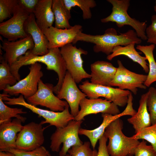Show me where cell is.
Wrapping results in <instances>:
<instances>
[{"label":"cell","mask_w":156,"mask_h":156,"mask_svg":"<svg viewBox=\"0 0 156 156\" xmlns=\"http://www.w3.org/2000/svg\"><path fill=\"white\" fill-rule=\"evenodd\" d=\"M7 151L13 153L16 156H49L50 153L46 148L42 146L31 151H25L12 148Z\"/></svg>","instance_id":"836d02e7"},{"label":"cell","mask_w":156,"mask_h":156,"mask_svg":"<svg viewBox=\"0 0 156 156\" xmlns=\"http://www.w3.org/2000/svg\"><path fill=\"white\" fill-rule=\"evenodd\" d=\"M80 109L75 117V120H83L86 116L99 113L116 115L120 113L118 106L105 99H88L85 98L80 102Z\"/></svg>","instance_id":"5bb4252c"},{"label":"cell","mask_w":156,"mask_h":156,"mask_svg":"<svg viewBox=\"0 0 156 156\" xmlns=\"http://www.w3.org/2000/svg\"><path fill=\"white\" fill-rule=\"evenodd\" d=\"M117 68L109 62L98 61L90 65V82L104 86H110Z\"/></svg>","instance_id":"ffe728a7"},{"label":"cell","mask_w":156,"mask_h":156,"mask_svg":"<svg viewBox=\"0 0 156 156\" xmlns=\"http://www.w3.org/2000/svg\"><path fill=\"white\" fill-rule=\"evenodd\" d=\"M117 62L118 67L110 83L111 86L118 87L121 89L129 90L135 95L137 94L138 88L146 89L147 87L144 83L147 75L131 71L124 67L119 60H117Z\"/></svg>","instance_id":"30bf717a"},{"label":"cell","mask_w":156,"mask_h":156,"mask_svg":"<svg viewBox=\"0 0 156 156\" xmlns=\"http://www.w3.org/2000/svg\"><path fill=\"white\" fill-rule=\"evenodd\" d=\"M29 14L18 4L13 16L8 20L0 23V34L10 41L17 40L28 36L24 29V24Z\"/></svg>","instance_id":"4fadbf2b"},{"label":"cell","mask_w":156,"mask_h":156,"mask_svg":"<svg viewBox=\"0 0 156 156\" xmlns=\"http://www.w3.org/2000/svg\"><path fill=\"white\" fill-rule=\"evenodd\" d=\"M38 62L44 64L47 69L54 70L57 74L58 82L53 88L54 92L57 94L61 88L67 71L66 63L59 48L49 49L48 53L43 55H35L31 50H28L10 66L11 71L18 81L20 80L18 71L22 66Z\"/></svg>","instance_id":"6da1fadb"},{"label":"cell","mask_w":156,"mask_h":156,"mask_svg":"<svg viewBox=\"0 0 156 156\" xmlns=\"http://www.w3.org/2000/svg\"><path fill=\"white\" fill-rule=\"evenodd\" d=\"M132 101V99H129L125 110L118 114L112 115L102 114L103 121L99 127L91 130L80 128L79 132V134L87 137L90 140L93 149H94L98 141L104 134L106 128L112 122L122 116L126 115L132 116L136 113L137 111L133 107Z\"/></svg>","instance_id":"2e32d148"},{"label":"cell","mask_w":156,"mask_h":156,"mask_svg":"<svg viewBox=\"0 0 156 156\" xmlns=\"http://www.w3.org/2000/svg\"><path fill=\"white\" fill-rule=\"evenodd\" d=\"M22 122L21 119L15 118L0 125V151L16 148L17 133L23 127Z\"/></svg>","instance_id":"44dd1931"},{"label":"cell","mask_w":156,"mask_h":156,"mask_svg":"<svg viewBox=\"0 0 156 156\" xmlns=\"http://www.w3.org/2000/svg\"><path fill=\"white\" fill-rule=\"evenodd\" d=\"M18 5V0H0V22L11 18Z\"/></svg>","instance_id":"1f68e13d"},{"label":"cell","mask_w":156,"mask_h":156,"mask_svg":"<svg viewBox=\"0 0 156 156\" xmlns=\"http://www.w3.org/2000/svg\"><path fill=\"white\" fill-rule=\"evenodd\" d=\"M66 8L70 11L72 7L77 6L80 8L83 12V19H88L92 18L90 8L96 6L94 0H63Z\"/></svg>","instance_id":"f1b7e54d"},{"label":"cell","mask_w":156,"mask_h":156,"mask_svg":"<svg viewBox=\"0 0 156 156\" xmlns=\"http://www.w3.org/2000/svg\"><path fill=\"white\" fill-rule=\"evenodd\" d=\"M154 11L156 12V0L155 1V4L154 6Z\"/></svg>","instance_id":"60d3db41"},{"label":"cell","mask_w":156,"mask_h":156,"mask_svg":"<svg viewBox=\"0 0 156 156\" xmlns=\"http://www.w3.org/2000/svg\"><path fill=\"white\" fill-rule=\"evenodd\" d=\"M148 93L147 105L149 112L151 124L156 123V89L153 87H150Z\"/></svg>","instance_id":"d6a6232c"},{"label":"cell","mask_w":156,"mask_h":156,"mask_svg":"<svg viewBox=\"0 0 156 156\" xmlns=\"http://www.w3.org/2000/svg\"><path fill=\"white\" fill-rule=\"evenodd\" d=\"M49 156H51L50 153H49ZM65 156H72L68 153V154H66Z\"/></svg>","instance_id":"ab89813d"},{"label":"cell","mask_w":156,"mask_h":156,"mask_svg":"<svg viewBox=\"0 0 156 156\" xmlns=\"http://www.w3.org/2000/svg\"><path fill=\"white\" fill-rule=\"evenodd\" d=\"M8 96L3 93L0 94V97L5 101L4 103L6 105L23 106L43 117L45 120L40 122L42 125L49 123V126H55L56 128H63L70 121L75 119V117L69 112V106L68 103L62 112H55L42 109L28 103L21 94L17 98H10Z\"/></svg>","instance_id":"277c9868"},{"label":"cell","mask_w":156,"mask_h":156,"mask_svg":"<svg viewBox=\"0 0 156 156\" xmlns=\"http://www.w3.org/2000/svg\"><path fill=\"white\" fill-rule=\"evenodd\" d=\"M151 23L146 30L147 42L156 45V15H153L151 18Z\"/></svg>","instance_id":"d590c367"},{"label":"cell","mask_w":156,"mask_h":156,"mask_svg":"<svg viewBox=\"0 0 156 156\" xmlns=\"http://www.w3.org/2000/svg\"><path fill=\"white\" fill-rule=\"evenodd\" d=\"M83 41L94 44V52L103 53L107 55L111 54L114 48L120 45L126 46L131 43H141L142 40L135 32L130 29L126 32L118 35L116 30L113 28L107 29L102 35H91L80 32L73 44L78 41Z\"/></svg>","instance_id":"7a4b0ae2"},{"label":"cell","mask_w":156,"mask_h":156,"mask_svg":"<svg viewBox=\"0 0 156 156\" xmlns=\"http://www.w3.org/2000/svg\"><path fill=\"white\" fill-rule=\"evenodd\" d=\"M0 97V125L11 121V118L15 117L21 119L24 123L26 119V117L20 114H25L26 112L23 110L22 108L10 107L7 106Z\"/></svg>","instance_id":"4316f807"},{"label":"cell","mask_w":156,"mask_h":156,"mask_svg":"<svg viewBox=\"0 0 156 156\" xmlns=\"http://www.w3.org/2000/svg\"><path fill=\"white\" fill-rule=\"evenodd\" d=\"M112 6V11L107 17L101 19V22H115L119 27L129 25L134 29L138 36L142 40H146V34L147 28L146 22H140L132 18L128 14L127 11L130 4L129 0H107Z\"/></svg>","instance_id":"5b68a950"},{"label":"cell","mask_w":156,"mask_h":156,"mask_svg":"<svg viewBox=\"0 0 156 156\" xmlns=\"http://www.w3.org/2000/svg\"><path fill=\"white\" fill-rule=\"evenodd\" d=\"M83 120L70 121L63 128H56L51 136L50 148L53 152H59V156H65L72 147L83 143L79 136Z\"/></svg>","instance_id":"8992f818"},{"label":"cell","mask_w":156,"mask_h":156,"mask_svg":"<svg viewBox=\"0 0 156 156\" xmlns=\"http://www.w3.org/2000/svg\"><path fill=\"white\" fill-rule=\"evenodd\" d=\"M155 45L151 44L148 45H138L136 48L142 52L145 55L148 62L149 71L147 78L144 83L146 87L156 81V62L154 58L153 51Z\"/></svg>","instance_id":"484cf974"},{"label":"cell","mask_w":156,"mask_h":156,"mask_svg":"<svg viewBox=\"0 0 156 156\" xmlns=\"http://www.w3.org/2000/svg\"><path fill=\"white\" fill-rule=\"evenodd\" d=\"M52 10L55 18V27L59 29H69L71 26L69 20L70 11L66 7L63 0H53Z\"/></svg>","instance_id":"d4e9b609"},{"label":"cell","mask_w":156,"mask_h":156,"mask_svg":"<svg viewBox=\"0 0 156 156\" xmlns=\"http://www.w3.org/2000/svg\"><path fill=\"white\" fill-rule=\"evenodd\" d=\"M53 88V84L44 83L41 79L36 92L27 99V102L36 106L40 105L45 107L53 112H62L68 103L54 95Z\"/></svg>","instance_id":"7c38bea8"},{"label":"cell","mask_w":156,"mask_h":156,"mask_svg":"<svg viewBox=\"0 0 156 156\" xmlns=\"http://www.w3.org/2000/svg\"><path fill=\"white\" fill-rule=\"evenodd\" d=\"M24 27L26 33L31 36L34 44V47L31 50L32 53L38 55L47 54L49 51V41L37 25L34 14L29 15L25 22Z\"/></svg>","instance_id":"d6986e66"},{"label":"cell","mask_w":156,"mask_h":156,"mask_svg":"<svg viewBox=\"0 0 156 156\" xmlns=\"http://www.w3.org/2000/svg\"><path fill=\"white\" fill-rule=\"evenodd\" d=\"M2 42L1 48L5 52L3 57L10 66L27 51L32 50L34 46L32 37L29 35L18 40L10 41L7 40Z\"/></svg>","instance_id":"ac0fdd59"},{"label":"cell","mask_w":156,"mask_h":156,"mask_svg":"<svg viewBox=\"0 0 156 156\" xmlns=\"http://www.w3.org/2000/svg\"><path fill=\"white\" fill-rule=\"evenodd\" d=\"M148 94L147 91L141 95L137 111L134 115L127 119L128 122L132 125L135 133L151 124L147 105Z\"/></svg>","instance_id":"603a6c76"},{"label":"cell","mask_w":156,"mask_h":156,"mask_svg":"<svg viewBox=\"0 0 156 156\" xmlns=\"http://www.w3.org/2000/svg\"><path fill=\"white\" fill-rule=\"evenodd\" d=\"M41 68V64L38 62L30 65L28 74L14 85H7L3 93L16 96L21 94L26 99L31 97L36 92L38 82L43 75Z\"/></svg>","instance_id":"ba28073f"},{"label":"cell","mask_w":156,"mask_h":156,"mask_svg":"<svg viewBox=\"0 0 156 156\" xmlns=\"http://www.w3.org/2000/svg\"><path fill=\"white\" fill-rule=\"evenodd\" d=\"M53 0H39L34 12L37 25L42 31L52 26L55 20Z\"/></svg>","instance_id":"7402d4cb"},{"label":"cell","mask_w":156,"mask_h":156,"mask_svg":"<svg viewBox=\"0 0 156 156\" xmlns=\"http://www.w3.org/2000/svg\"><path fill=\"white\" fill-rule=\"evenodd\" d=\"M135 156H156V152L152 145H148L143 140L136 148Z\"/></svg>","instance_id":"e575fe53"},{"label":"cell","mask_w":156,"mask_h":156,"mask_svg":"<svg viewBox=\"0 0 156 156\" xmlns=\"http://www.w3.org/2000/svg\"><path fill=\"white\" fill-rule=\"evenodd\" d=\"M79 88L89 99L103 97L121 107L127 104L128 96L131 92L118 88L94 84L88 80L82 82L79 85Z\"/></svg>","instance_id":"52a82bcc"},{"label":"cell","mask_w":156,"mask_h":156,"mask_svg":"<svg viewBox=\"0 0 156 156\" xmlns=\"http://www.w3.org/2000/svg\"><path fill=\"white\" fill-rule=\"evenodd\" d=\"M156 89V85H155V88Z\"/></svg>","instance_id":"b9f144b4"},{"label":"cell","mask_w":156,"mask_h":156,"mask_svg":"<svg viewBox=\"0 0 156 156\" xmlns=\"http://www.w3.org/2000/svg\"><path fill=\"white\" fill-rule=\"evenodd\" d=\"M0 156H16L13 153L8 151H0Z\"/></svg>","instance_id":"f35d334b"},{"label":"cell","mask_w":156,"mask_h":156,"mask_svg":"<svg viewBox=\"0 0 156 156\" xmlns=\"http://www.w3.org/2000/svg\"><path fill=\"white\" fill-rule=\"evenodd\" d=\"M0 90H3L7 85L12 86L17 82L11 71L10 66L3 57H0Z\"/></svg>","instance_id":"83f0119b"},{"label":"cell","mask_w":156,"mask_h":156,"mask_svg":"<svg viewBox=\"0 0 156 156\" xmlns=\"http://www.w3.org/2000/svg\"><path fill=\"white\" fill-rule=\"evenodd\" d=\"M132 137L135 139H142L148 141L156 152V123L143 128Z\"/></svg>","instance_id":"f546056e"},{"label":"cell","mask_w":156,"mask_h":156,"mask_svg":"<svg viewBox=\"0 0 156 156\" xmlns=\"http://www.w3.org/2000/svg\"><path fill=\"white\" fill-rule=\"evenodd\" d=\"M39 0H18L19 6L29 15L33 14Z\"/></svg>","instance_id":"8d00e7d4"},{"label":"cell","mask_w":156,"mask_h":156,"mask_svg":"<svg viewBox=\"0 0 156 156\" xmlns=\"http://www.w3.org/2000/svg\"><path fill=\"white\" fill-rule=\"evenodd\" d=\"M60 99H64L68 104L71 114L74 117L79 111L81 101L87 97L78 88L70 74L67 71L61 88L57 95Z\"/></svg>","instance_id":"9a60e30c"},{"label":"cell","mask_w":156,"mask_h":156,"mask_svg":"<svg viewBox=\"0 0 156 156\" xmlns=\"http://www.w3.org/2000/svg\"><path fill=\"white\" fill-rule=\"evenodd\" d=\"M82 27L75 25L69 29H59L53 26L42 30L49 41L48 49L62 47L73 43L78 34L81 32Z\"/></svg>","instance_id":"e0dca14e"},{"label":"cell","mask_w":156,"mask_h":156,"mask_svg":"<svg viewBox=\"0 0 156 156\" xmlns=\"http://www.w3.org/2000/svg\"><path fill=\"white\" fill-rule=\"evenodd\" d=\"M44 129L40 123L34 122L23 126L17 135L16 148L29 151L42 146L44 141Z\"/></svg>","instance_id":"8fae6325"},{"label":"cell","mask_w":156,"mask_h":156,"mask_svg":"<svg viewBox=\"0 0 156 156\" xmlns=\"http://www.w3.org/2000/svg\"><path fill=\"white\" fill-rule=\"evenodd\" d=\"M91 145L90 142H85L81 145L72 147L67 152L72 156H97L98 151L92 150Z\"/></svg>","instance_id":"4dcf8cb0"},{"label":"cell","mask_w":156,"mask_h":156,"mask_svg":"<svg viewBox=\"0 0 156 156\" xmlns=\"http://www.w3.org/2000/svg\"><path fill=\"white\" fill-rule=\"evenodd\" d=\"M107 139L104 134L99 139V146L97 156H110L108 152L107 147Z\"/></svg>","instance_id":"74e56055"},{"label":"cell","mask_w":156,"mask_h":156,"mask_svg":"<svg viewBox=\"0 0 156 156\" xmlns=\"http://www.w3.org/2000/svg\"><path fill=\"white\" fill-rule=\"evenodd\" d=\"M60 50L66 63L67 71L76 83H79L84 79L90 78V74L83 68V61L81 57L82 54H87V51L81 48H77L71 43L61 47Z\"/></svg>","instance_id":"9c48e42d"},{"label":"cell","mask_w":156,"mask_h":156,"mask_svg":"<svg viewBox=\"0 0 156 156\" xmlns=\"http://www.w3.org/2000/svg\"><path fill=\"white\" fill-rule=\"evenodd\" d=\"M134 43L130 44L124 47L118 46L113 49L111 54L107 55V60H111L114 57L121 55L126 56L133 61L138 63L142 67L146 73L149 71L148 64L146 62V57L141 55L135 48Z\"/></svg>","instance_id":"cb8c5ba5"},{"label":"cell","mask_w":156,"mask_h":156,"mask_svg":"<svg viewBox=\"0 0 156 156\" xmlns=\"http://www.w3.org/2000/svg\"><path fill=\"white\" fill-rule=\"evenodd\" d=\"M123 122L120 118L112 122L106 128L105 135L109 139L107 145L110 156H133L140 143L138 140L125 135L122 131Z\"/></svg>","instance_id":"3957f363"}]
</instances>
